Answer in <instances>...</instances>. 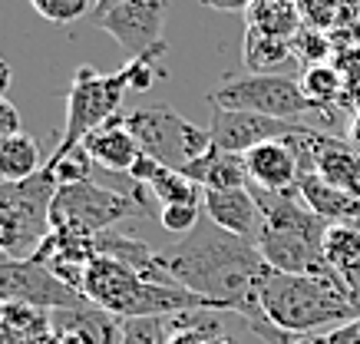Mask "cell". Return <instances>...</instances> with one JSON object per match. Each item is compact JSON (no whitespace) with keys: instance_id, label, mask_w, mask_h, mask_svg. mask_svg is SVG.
I'll return each instance as SVG.
<instances>
[{"instance_id":"obj_1","label":"cell","mask_w":360,"mask_h":344,"mask_svg":"<svg viewBox=\"0 0 360 344\" xmlns=\"http://www.w3.org/2000/svg\"><path fill=\"white\" fill-rule=\"evenodd\" d=\"M162 262L169 275L182 285V288L195 291L205 301H212L219 311L238 314L245 318L248 331L264 344H291V334L278 331L268 318H264L262 305H258V288L268 278L271 265L264 262L258 245L248 238L225 232L202 215L195 232L175 238L172 245L162 248Z\"/></svg>"},{"instance_id":"obj_2","label":"cell","mask_w":360,"mask_h":344,"mask_svg":"<svg viewBox=\"0 0 360 344\" xmlns=\"http://www.w3.org/2000/svg\"><path fill=\"white\" fill-rule=\"evenodd\" d=\"M258 305L264 318L291 338L360 318V301L340 275H288L271 268L258 288Z\"/></svg>"},{"instance_id":"obj_3","label":"cell","mask_w":360,"mask_h":344,"mask_svg":"<svg viewBox=\"0 0 360 344\" xmlns=\"http://www.w3.org/2000/svg\"><path fill=\"white\" fill-rule=\"evenodd\" d=\"M56 182L46 169L23 182H0V245L4 255L30 258L50 235V205Z\"/></svg>"},{"instance_id":"obj_4","label":"cell","mask_w":360,"mask_h":344,"mask_svg":"<svg viewBox=\"0 0 360 344\" xmlns=\"http://www.w3.org/2000/svg\"><path fill=\"white\" fill-rule=\"evenodd\" d=\"M129 133L136 136V143L146 155H153L159 166L186 172L198 155H205L212 149V133L198 129L195 122H188L186 116H179L172 106L155 103V106H139L122 116Z\"/></svg>"},{"instance_id":"obj_5","label":"cell","mask_w":360,"mask_h":344,"mask_svg":"<svg viewBox=\"0 0 360 344\" xmlns=\"http://www.w3.org/2000/svg\"><path fill=\"white\" fill-rule=\"evenodd\" d=\"M142 212L139 186L129 189H106L96 179L77 182V186H60L50 205V229H70L83 235H103L116 229L126 215Z\"/></svg>"},{"instance_id":"obj_6","label":"cell","mask_w":360,"mask_h":344,"mask_svg":"<svg viewBox=\"0 0 360 344\" xmlns=\"http://www.w3.org/2000/svg\"><path fill=\"white\" fill-rule=\"evenodd\" d=\"M132 89L129 63L116 73H99L93 67H77L70 79V96H66V129L60 136L63 149H73L86 139L93 129L106 126L112 116H120L122 96Z\"/></svg>"},{"instance_id":"obj_7","label":"cell","mask_w":360,"mask_h":344,"mask_svg":"<svg viewBox=\"0 0 360 344\" xmlns=\"http://www.w3.org/2000/svg\"><path fill=\"white\" fill-rule=\"evenodd\" d=\"M212 106L221 110H241V113H258V116H271V120L297 122V116L314 110L307 103L304 89L297 79L288 77H268V73H248V77H231L225 79L212 96Z\"/></svg>"},{"instance_id":"obj_8","label":"cell","mask_w":360,"mask_h":344,"mask_svg":"<svg viewBox=\"0 0 360 344\" xmlns=\"http://www.w3.org/2000/svg\"><path fill=\"white\" fill-rule=\"evenodd\" d=\"M83 295L33 258H0V305H30L44 311H63L83 305Z\"/></svg>"},{"instance_id":"obj_9","label":"cell","mask_w":360,"mask_h":344,"mask_svg":"<svg viewBox=\"0 0 360 344\" xmlns=\"http://www.w3.org/2000/svg\"><path fill=\"white\" fill-rule=\"evenodd\" d=\"M99 30L116 40L129 53V60H149L155 63L169 50L162 37L165 27V0H126L116 11H110L103 20H96Z\"/></svg>"},{"instance_id":"obj_10","label":"cell","mask_w":360,"mask_h":344,"mask_svg":"<svg viewBox=\"0 0 360 344\" xmlns=\"http://www.w3.org/2000/svg\"><path fill=\"white\" fill-rule=\"evenodd\" d=\"M295 149L301 155V169H314L317 176L330 182L334 189L347 192L350 199L360 202V149L347 139H338L330 133H317L307 126L304 133H297Z\"/></svg>"},{"instance_id":"obj_11","label":"cell","mask_w":360,"mask_h":344,"mask_svg":"<svg viewBox=\"0 0 360 344\" xmlns=\"http://www.w3.org/2000/svg\"><path fill=\"white\" fill-rule=\"evenodd\" d=\"M304 122H288L271 120V116H258V113H241V110H221L212 106V120H208V133L212 146H219L225 153L245 155L248 149L274 139H291V136L304 133Z\"/></svg>"},{"instance_id":"obj_12","label":"cell","mask_w":360,"mask_h":344,"mask_svg":"<svg viewBox=\"0 0 360 344\" xmlns=\"http://www.w3.org/2000/svg\"><path fill=\"white\" fill-rule=\"evenodd\" d=\"M96 255H99L96 235L70 232V229H50V235L37 245V252L30 258L46 265L56 278H63L70 288H77L83 295V275H86V268L93 265Z\"/></svg>"},{"instance_id":"obj_13","label":"cell","mask_w":360,"mask_h":344,"mask_svg":"<svg viewBox=\"0 0 360 344\" xmlns=\"http://www.w3.org/2000/svg\"><path fill=\"white\" fill-rule=\"evenodd\" d=\"M295 139V136H291ZM291 139H274V143H262L245 153V166H248V179L255 189L268 192H288L297 186L301 176V155H297Z\"/></svg>"},{"instance_id":"obj_14","label":"cell","mask_w":360,"mask_h":344,"mask_svg":"<svg viewBox=\"0 0 360 344\" xmlns=\"http://www.w3.org/2000/svg\"><path fill=\"white\" fill-rule=\"evenodd\" d=\"M202 212L225 232L258 242L262 235V209L251 189H205L202 192Z\"/></svg>"},{"instance_id":"obj_15","label":"cell","mask_w":360,"mask_h":344,"mask_svg":"<svg viewBox=\"0 0 360 344\" xmlns=\"http://www.w3.org/2000/svg\"><path fill=\"white\" fill-rule=\"evenodd\" d=\"M50 314H53V331L63 344H122V318L89 301Z\"/></svg>"},{"instance_id":"obj_16","label":"cell","mask_w":360,"mask_h":344,"mask_svg":"<svg viewBox=\"0 0 360 344\" xmlns=\"http://www.w3.org/2000/svg\"><path fill=\"white\" fill-rule=\"evenodd\" d=\"M83 149L89 153V159H93L96 166H103L106 172H122V176L129 172L132 163L142 155L136 136L129 133V126L122 120V113L112 116L106 126L93 129V133L83 139Z\"/></svg>"},{"instance_id":"obj_17","label":"cell","mask_w":360,"mask_h":344,"mask_svg":"<svg viewBox=\"0 0 360 344\" xmlns=\"http://www.w3.org/2000/svg\"><path fill=\"white\" fill-rule=\"evenodd\" d=\"M186 176L198 182L202 189H248V166L245 155L225 153L219 146H212L205 155H198L195 163L186 169Z\"/></svg>"},{"instance_id":"obj_18","label":"cell","mask_w":360,"mask_h":344,"mask_svg":"<svg viewBox=\"0 0 360 344\" xmlns=\"http://www.w3.org/2000/svg\"><path fill=\"white\" fill-rule=\"evenodd\" d=\"M297 192H301V199L307 202V209L321 215L324 222H350L354 215L360 212V202L350 199L347 192L334 189L330 182L317 176L314 169H301V176H297Z\"/></svg>"},{"instance_id":"obj_19","label":"cell","mask_w":360,"mask_h":344,"mask_svg":"<svg viewBox=\"0 0 360 344\" xmlns=\"http://www.w3.org/2000/svg\"><path fill=\"white\" fill-rule=\"evenodd\" d=\"M241 60L248 73H268V77H281V70L295 63V44L291 40H278V37L248 30L245 46H241Z\"/></svg>"},{"instance_id":"obj_20","label":"cell","mask_w":360,"mask_h":344,"mask_svg":"<svg viewBox=\"0 0 360 344\" xmlns=\"http://www.w3.org/2000/svg\"><path fill=\"white\" fill-rule=\"evenodd\" d=\"M245 17H248V30L278 37V40H295L301 30V13L295 0H255Z\"/></svg>"},{"instance_id":"obj_21","label":"cell","mask_w":360,"mask_h":344,"mask_svg":"<svg viewBox=\"0 0 360 344\" xmlns=\"http://www.w3.org/2000/svg\"><path fill=\"white\" fill-rule=\"evenodd\" d=\"M44 166L46 163L40 155V143L33 136L17 133L0 143V182H23L37 176Z\"/></svg>"},{"instance_id":"obj_22","label":"cell","mask_w":360,"mask_h":344,"mask_svg":"<svg viewBox=\"0 0 360 344\" xmlns=\"http://www.w3.org/2000/svg\"><path fill=\"white\" fill-rule=\"evenodd\" d=\"M324 262L330 272L344 275L360 262V229L350 222H334L324 232Z\"/></svg>"},{"instance_id":"obj_23","label":"cell","mask_w":360,"mask_h":344,"mask_svg":"<svg viewBox=\"0 0 360 344\" xmlns=\"http://www.w3.org/2000/svg\"><path fill=\"white\" fill-rule=\"evenodd\" d=\"M149 192L162 205H202V186L192 182L186 172H175V169L159 166L155 176L149 179Z\"/></svg>"},{"instance_id":"obj_24","label":"cell","mask_w":360,"mask_h":344,"mask_svg":"<svg viewBox=\"0 0 360 344\" xmlns=\"http://www.w3.org/2000/svg\"><path fill=\"white\" fill-rule=\"evenodd\" d=\"M93 159H89V153L83 149V143L73 146V149H63V146H56L53 155L46 159V172H50V179L56 182V189L60 186H77V182H89L93 179Z\"/></svg>"},{"instance_id":"obj_25","label":"cell","mask_w":360,"mask_h":344,"mask_svg":"<svg viewBox=\"0 0 360 344\" xmlns=\"http://www.w3.org/2000/svg\"><path fill=\"white\" fill-rule=\"evenodd\" d=\"M340 73L334 67H328V63H317V67H307L304 77H301V89H304V96L311 106H328V103L338 100L340 93Z\"/></svg>"},{"instance_id":"obj_26","label":"cell","mask_w":360,"mask_h":344,"mask_svg":"<svg viewBox=\"0 0 360 344\" xmlns=\"http://www.w3.org/2000/svg\"><path fill=\"white\" fill-rule=\"evenodd\" d=\"M30 7L44 20L56 23V27H70L93 13V0H30Z\"/></svg>"},{"instance_id":"obj_27","label":"cell","mask_w":360,"mask_h":344,"mask_svg":"<svg viewBox=\"0 0 360 344\" xmlns=\"http://www.w3.org/2000/svg\"><path fill=\"white\" fill-rule=\"evenodd\" d=\"M169 318H126L122 321V344H165Z\"/></svg>"},{"instance_id":"obj_28","label":"cell","mask_w":360,"mask_h":344,"mask_svg":"<svg viewBox=\"0 0 360 344\" xmlns=\"http://www.w3.org/2000/svg\"><path fill=\"white\" fill-rule=\"evenodd\" d=\"M202 205H162L159 212V225L169 235H188L195 232V225L202 222Z\"/></svg>"},{"instance_id":"obj_29","label":"cell","mask_w":360,"mask_h":344,"mask_svg":"<svg viewBox=\"0 0 360 344\" xmlns=\"http://www.w3.org/2000/svg\"><path fill=\"white\" fill-rule=\"evenodd\" d=\"M317 341L321 344H360V318H354L347 324H338L328 334H317Z\"/></svg>"},{"instance_id":"obj_30","label":"cell","mask_w":360,"mask_h":344,"mask_svg":"<svg viewBox=\"0 0 360 344\" xmlns=\"http://www.w3.org/2000/svg\"><path fill=\"white\" fill-rule=\"evenodd\" d=\"M17 133H23L20 113H17V106H13L7 96H0V143H4L7 136H17Z\"/></svg>"},{"instance_id":"obj_31","label":"cell","mask_w":360,"mask_h":344,"mask_svg":"<svg viewBox=\"0 0 360 344\" xmlns=\"http://www.w3.org/2000/svg\"><path fill=\"white\" fill-rule=\"evenodd\" d=\"M202 4L212 7V11H221V13H245L255 0H202Z\"/></svg>"},{"instance_id":"obj_32","label":"cell","mask_w":360,"mask_h":344,"mask_svg":"<svg viewBox=\"0 0 360 344\" xmlns=\"http://www.w3.org/2000/svg\"><path fill=\"white\" fill-rule=\"evenodd\" d=\"M340 281H344V285L350 288V295H354V298L360 301V262H357L354 268H347V272L340 275Z\"/></svg>"},{"instance_id":"obj_33","label":"cell","mask_w":360,"mask_h":344,"mask_svg":"<svg viewBox=\"0 0 360 344\" xmlns=\"http://www.w3.org/2000/svg\"><path fill=\"white\" fill-rule=\"evenodd\" d=\"M120 4H126V0H93V13H89V17H93V23L103 20L110 11H116Z\"/></svg>"},{"instance_id":"obj_34","label":"cell","mask_w":360,"mask_h":344,"mask_svg":"<svg viewBox=\"0 0 360 344\" xmlns=\"http://www.w3.org/2000/svg\"><path fill=\"white\" fill-rule=\"evenodd\" d=\"M11 83H13V70H11V63H7V60L0 56V96H7Z\"/></svg>"},{"instance_id":"obj_35","label":"cell","mask_w":360,"mask_h":344,"mask_svg":"<svg viewBox=\"0 0 360 344\" xmlns=\"http://www.w3.org/2000/svg\"><path fill=\"white\" fill-rule=\"evenodd\" d=\"M291 344H321V341H317V334H301V338H295Z\"/></svg>"}]
</instances>
